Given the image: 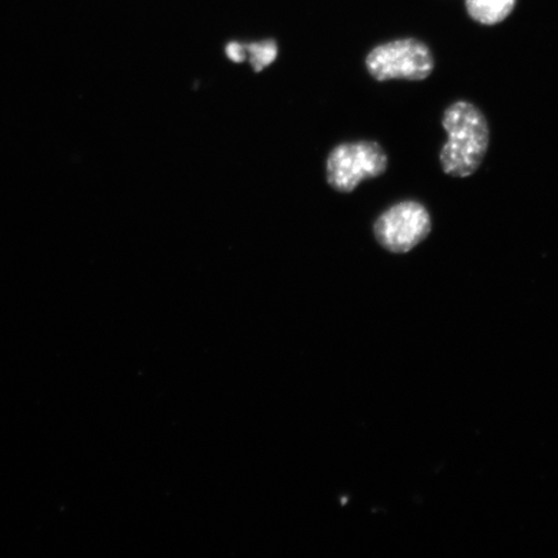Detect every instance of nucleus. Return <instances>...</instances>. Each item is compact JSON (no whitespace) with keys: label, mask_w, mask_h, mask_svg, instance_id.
Segmentation results:
<instances>
[{"label":"nucleus","mask_w":558,"mask_h":558,"mask_svg":"<svg viewBox=\"0 0 558 558\" xmlns=\"http://www.w3.org/2000/svg\"><path fill=\"white\" fill-rule=\"evenodd\" d=\"M442 128L448 142L439 151V163L451 178L465 179L480 169L490 145V128L476 105L459 100L444 111Z\"/></svg>","instance_id":"nucleus-1"},{"label":"nucleus","mask_w":558,"mask_h":558,"mask_svg":"<svg viewBox=\"0 0 558 558\" xmlns=\"http://www.w3.org/2000/svg\"><path fill=\"white\" fill-rule=\"evenodd\" d=\"M365 65L375 81L422 82L434 73V53L424 41L404 38L373 48Z\"/></svg>","instance_id":"nucleus-2"},{"label":"nucleus","mask_w":558,"mask_h":558,"mask_svg":"<svg viewBox=\"0 0 558 558\" xmlns=\"http://www.w3.org/2000/svg\"><path fill=\"white\" fill-rule=\"evenodd\" d=\"M389 159L379 143L372 140L344 143L331 150L326 163L327 183L339 193H352L362 181L383 177Z\"/></svg>","instance_id":"nucleus-3"},{"label":"nucleus","mask_w":558,"mask_h":558,"mask_svg":"<svg viewBox=\"0 0 558 558\" xmlns=\"http://www.w3.org/2000/svg\"><path fill=\"white\" fill-rule=\"evenodd\" d=\"M432 218L421 202L408 199L390 206L375 220L373 232L376 242L392 254H408L428 239Z\"/></svg>","instance_id":"nucleus-4"},{"label":"nucleus","mask_w":558,"mask_h":558,"mask_svg":"<svg viewBox=\"0 0 558 558\" xmlns=\"http://www.w3.org/2000/svg\"><path fill=\"white\" fill-rule=\"evenodd\" d=\"M515 0H465L466 11L478 24H500L514 10Z\"/></svg>","instance_id":"nucleus-5"},{"label":"nucleus","mask_w":558,"mask_h":558,"mask_svg":"<svg viewBox=\"0 0 558 558\" xmlns=\"http://www.w3.org/2000/svg\"><path fill=\"white\" fill-rule=\"evenodd\" d=\"M251 65L256 73L275 62L278 56V46L275 40H264L260 44H251L246 46Z\"/></svg>","instance_id":"nucleus-6"},{"label":"nucleus","mask_w":558,"mask_h":558,"mask_svg":"<svg viewBox=\"0 0 558 558\" xmlns=\"http://www.w3.org/2000/svg\"><path fill=\"white\" fill-rule=\"evenodd\" d=\"M227 56L233 62H243L247 59L246 46L232 41V44L227 46Z\"/></svg>","instance_id":"nucleus-7"}]
</instances>
